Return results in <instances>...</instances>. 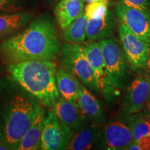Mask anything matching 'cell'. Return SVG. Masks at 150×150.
Here are the masks:
<instances>
[{
	"instance_id": "cell-24",
	"label": "cell",
	"mask_w": 150,
	"mask_h": 150,
	"mask_svg": "<svg viewBox=\"0 0 150 150\" xmlns=\"http://www.w3.org/2000/svg\"><path fill=\"white\" fill-rule=\"evenodd\" d=\"M125 4L141 8L147 11L150 13V0H121Z\"/></svg>"
},
{
	"instance_id": "cell-10",
	"label": "cell",
	"mask_w": 150,
	"mask_h": 150,
	"mask_svg": "<svg viewBox=\"0 0 150 150\" xmlns=\"http://www.w3.org/2000/svg\"><path fill=\"white\" fill-rule=\"evenodd\" d=\"M68 141L53 110L45 115L41 135L40 149H65Z\"/></svg>"
},
{
	"instance_id": "cell-16",
	"label": "cell",
	"mask_w": 150,
	"mask_h": 150,
	"mask_svg": "<svg viewBox=\"0 0 150 150\" xmlns=\"http://www.w3.org/2000/svg\"><path fill=\"white\" fill-rule=\"evenodd\" d=\"M56 81L58 91L62 97L76 104L81 84L76 76L67 70L59 68L56 70Z\"/></svg>"
},
{
	"instance_id": "cell-7",
	"label": "cell",
	"mask_w": 150,
	"mask_h": 150,
	"mask_svg": "<svg viewBox=\"0 0 150 150\" xmlns=\"http://www.w3.org/2000/svg\"><path fill=\"white\" fill-rule=\"evenodd\" d=\"M115 12L121 23L142 40L150 44V13L141 8H135L120 1Z\"/></svg>"
},
{
	"instance_id": "cell-26",
	"label": "cell",
	"mask_w": 150,
	"mask_h": 150,
	"mask_svg": "<svg viewBox=\"0 0 150 150\" xmlns=\"http://www.w3.org/2000/svg\"><path fill=\"white\" fill-rule=\"evenodd\" d=\"M7 149H8V148L7 147V146L1 140H0V150H7Z\"/></svg>"
},
{
	"instance_id": "cell-17",
	"label": "cell",
	"mask_w": 150,
	"mask_h": 150,
	"mask_svg": "<svg viewBox=\"0 0 150 150\" xmlns=\"http://www.w3.org/2000/svg\"><path fill=\"white\" fill-rule=\"evenodd\" d=\"M84 12L83 0H60L54 10L58 24L62 29Z\"/></svg>"
},
{
	"instance_id": "cell-22",
	"label": "cell",
	"mask_w": 150,
	"mask_h": 150,
	"mask_svg": "<svg viewBox=\"0 0 150 150\" xmlns=\"http://www.w3.org/2000/svg\"><path fill=\"white\" fill-rule=\"evenodd\" d=\"M109 1H97L88 3L86 6L84 13L88 19H99L107 14Z\"/></svg>"
},
{
	"instance_id": "cell-27",
	"label": "cell",
	"mask_w": 150,
	"mask_h": 150,
	"mask_svg": "<svg viewBox=\"0 0 150 150\" xmlns=\"http://www.w3.org/2000/svg\"><path fill=\"white\" fill-rule=\"evenodd\" d=\"M83 1L88 3H91L94 2V1H109V0H83Z\"/></svg>"
},
{
	"instance_id": "cell-3",
	"label": "cell",
	"mask_w": 150,
	"mask_h": 150,
	"mask_svg": "<svg viewBox=\"0 0 150 150\" xmlns=\"http://www.w3.org/2000/svg\"><path fill=\"white\" fill-rule=\"evenodd\" d=\"M8 70L15 83L31 94L42 106L53 107L60 97L56 81V65L53 61L13 62L10 63Z\"/></svg>"
},
{
	"instance_id": "cell-6",
	"label": "cell",
	"mask_w": 150,
	"mask_h": 150,
	"mask_svg": "<svg viewBox=\"0 0 150 150\" xmlns=\"http://www.w3.org/2000/svg\"><path fill=\"white\" fill-rule=\"evenodd\" d=\"M118 32L122 51L129 67L134 71L143 68L149 57V43L138 38L122 23L120 25Z\"/></svg>"
},
{
	"instance_id": "cell-12",
	"label": "cell",
	"mask_w": 150,
	"mask_h": 150,
	"mask_svg": "<svg viewBox=\"0 0 150 150\" xmlns=\"http://www.w3.org/2000/svg\"><path fill=\"white\" fill-rule=\"evenodd\" d=\"M104 139L108 149H127L134 142L130 128L120 121L112 122L105 127Z\"/></svg>"
},
{
	"instance_id": "cell-19",
	"label": "cell",
	"mask_w": 150,
	"mask_h": 150,
	"mask_svg": "<svg viewBox=\"0 0 150 150\" xmlns=\"http://www.w3.org/2000/svg\"><path fill=\"white\" fill-rule=\"evenodd\" d=\"M31 16L27 12L0 14V38L4 37L24 27Z\"/></svg>"
},
{
	"instance_id": "cell-18",
	"label": "cell",
	"mask_w": 150,
	"mask_h": 150,
	"mask_svg": "<svg viewBox=\"0 0 150 150\" xmlns=\"http://www.w3.org/2000/svg\"><path fill=\"white\" fill-rule=\"evenodd\" d=\"M98 138L95 127L85 126L73 135L65 149L88 150L94 147Z\"/></svg>"
},
{
	"instance_id": "cell-21",
	"label": "cell",
	"mask_w": 150,
	"mask_h": 150,
	"mask_svg": "<svg viewBox=\"0 0 150 150\" xmlns=\"http://www.w3.org/2000/svg\"><path fill=\"white\" fill-rule=\"evenodd\" d=\"M127 116V123L132 132L134 141H137L144 136H150V120L141 114L134 113Z\"/></svg>"
},
{
	"instance_id": "cell-28",
	"label": "cell",
	"mask_w": 150,
	"mask_h": 150,
	"mask_svg": "<svg viewBox=\"0 0 150 150\" xmlns=\"http://www.w3.org/2000/svg\"><path fill=\"white\" fill-rule=\"evenodd\" d=\"M146 65H147L148 69L150 70V57H149V59H148L147 61V63H146Z\"/></svg>"
},
{
	"instance_id": "cell-8",
	"label": "cell",
	"mask_w": 150,
	"mask_h": 150,
	"mask_svg": "<svg viewBox=\"0 0 150 150\" xmlns=\"http://www.w3.org/2000/svg\"><path fill=\"white\" fill-rule=\"evenodd\" d=\"M81 46L93 70L97 90L102 91L106 96L108 95H112L117 89L112 85L108 77L99 42L91 40V42L82 44Z\"/></svg>"
},
{
	"instance_id": "cell-15",
	"label": "cell",
	"mask_w": 150,
	"mask_h": 150,
	"mask_svg": "<svg viewBox=\"0 0 150 150\" xmlns=\"http://www.w3.org/2000/svg\"><path fill=\"white\" fill-rule=\"evenodd\" d=\"M45 115V111L40 104L38 108L36 115L22 138L17 150L40 149L41 135Z\"/></svg>"
},
{
	"instance_id": "cell-25",
	"label": "cell",
	"mask_w": 150,
	"mask_h": 150,
	"mask_svg": "<svg viewBox=\"0 0 150 150\" xmlns=\"http://www.w3.org/2000/svg\"><path fill=\"white\" fill-rule=\"evenodd\" d=\"M136 142H138L140 150H150V136L142 137Z\"/></svg>"
},
{
	"instance_id": "cell-13",
	"label": "cell",
	"mask_w": 150,
	"mask_h": 150,
	"mask_svg": "<svg viewBox=\"0 0 150 150\" xmlns=\"http://www.w3.org/2000/svg\"><path fill=\"white\" fill-rule=\"evenodd\" d=\"M76 104L86 120L93 125H101L106 120V114L98 99L82 85Z\"/></svg>"
},
{
	"instance_id": "cell-20",
	"label": "cell",
	"mask_w": 150,
	"mask_h": 150,
	"mask_svg": "<svg viewBox=\"0 0 150 150\" xmlns=\"http://www.w3.org/2000/svg\"><path fill=\"white\" fill-rule=\"evenodd\" d=\"M87 23L88 18L83 12L63 29V40L69 43L83 42L86 39Z\"/></svg>"
},
{
	"instance_id": "cell-14",
	"label": "cell",
	"mask_w": 150,
	"mask_h": 150,
	"mask_svg": "<svg viewBox=\"0 0 150 150\" xmlns=\"http://www.w3.org/2000/svg\"><path fill=\"white\" fill-rule=\"evenodd\" d=\"M116 24L115 15L110 10L101 18L88 19L86 38L94 41L110 38L115 30Z\"/></svg>"
},
{
	"instance_id": "cell-1",
	"label": "cell",
	"mask_w": 150,
	"mask_h": 150,
	"mask_svg": "<svg viewBox=\"0 0 150 150\" xmlns=\"http://www.w3.org/2000/svg\"><path fill=\"white\" fill-rule=\"evenodd\" d=\"M61 53L55 25L45 16L36 18L25 30L0 45V54L10 63L27 60L54 61Z\"/></svg>"
},
{
	"instance_id": "cell-5",
	"label": "cell",
	"mask_w": 150,
	"mask_h": 150,
	"mask_svg": "<svg viewBox=\"0 0 150 150\" xmlns=\"http://www.w3.org/2000/svg\"><path fill=\"white\" fill-rule=\"evenodd\" d=\"M61 62L69 72L79 79L90 89L97 90L93 70L81 45L65 43L61 49Z\"/></svg>"
},
{
	"instance_id": "cell-11",
	"label": "cell",
	"mask_w": 150,
	"mask_h": 150,
	"mask_svg": "<svg viewBox=\"0 0 150 150\" xmlns=\"http://www.w3.org/2000/svg\"><path fill=\"white\" fill-rule=\"evenodd\" d=\"M150 98V81L138 76L133 81L123 100V110L126 115L138 113Z\"/></svg>"
},
{
	"instance_id": "cell-23",
	"label": "cell",
	"mask_w": 150,
	"mask_h": 150,
	"mask_svg": "<svg viewBox=\"0 0 150 150\" xmlns=\"http://www.w3.org/2000/svg\"><path fill=\"white\" fill-rule=\"evenodd\" d=\"M27 0H0V14L22 12Z\"/></svg>"
},
{
	"instance_id": "cell-4",
	"label": "cell",
	"mask_w": 150,
	"mask_h": 150,
	"mask_svg": "<svg viewBox=\"0 0 150 150\" xmlns=\"http://www.w3.org/2000/svg\"><path fill=\"white\" fill-rule=\"evenodd\" d=\"M106 73L115 89L125 88L129 76V64L124 52L115 39L106 38L99 40Z\"/></svg>"
},
{
	"instance_id": "cell-29",
	"label": "cell",
	"mask_w": 150,
	"mask_h": 150,
	"mask_svg": "<svg viewBox=\"0 0 150 150\" xmlns=\"http://www.w3.org/2000/svg\"><path fill=\"white\" fill-rule=\"evenodd\" d=\"M45 1H49V2H51V1H53L54 0H45Z\"/></svg>"
},
{
	"instance_id": "cell-9",
	"label": "cell",
	"mask_w": 150,
	"mask_h": 150,
	"mask_svg": "<svg viewBox=\"0 0 150 150\" xmlns=\"http://www.w3.org/2000/svg\"><path fill=\"white\" fill-rule=\"evenodd\" d=\"M55 112L63 130L73 136L86 126L87 120L76 104L59 97L51 108Z\"/></svg>"
},
{
	"instance_id": "cell-2",
	"label": "cell",
	"mask_w": 150,
	"mask_h": 150,
	"mask_svg": "<svg viewBox=\"0 0 150 150\" xmlns=\"http://www.w3.org/2000/svg\"><path fill=\"white\" fill-rule=\"evenodd\" d=\"M39 105L35 97L19 85L0 95V140L8 149H18Z\"/></svg>"
}]
</instances>
